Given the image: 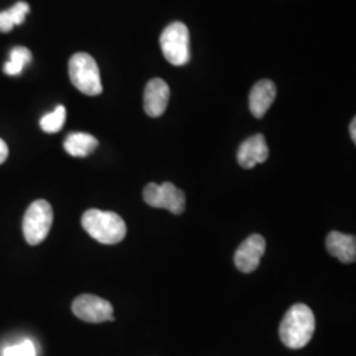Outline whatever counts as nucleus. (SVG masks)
I'll return each mask as SVG.
<instances>
[{"instance_id":"423d86ee","label":"nucleus","mask_w":356,"mask_h":356,"mask_svg":"<svg viewBox=\"0 0 356 356\" xmlns=\"http://www.w3.org/2000/svg\"><path fill=\"white\" fill-rule=\"evenodd\" d=\"M143 198L151 207L165 209L176 216L185 211V193L172 182H164L161 185L148 184L143 191Z\"/></svg>"},{"instance_id":"0eeeda50","label":"nucleus","mask_w":356,"mask_h":356,"mask_svg":"<svg viewBox=\"0 0 356 356\" xmlns=\"http://www.w3.org/2000/svg\"><path fill=\"white\" fill-rule=\"evenodd\" d=\"M76 318L89 323H102L114 321V307L107 301L94 294H82L76 297L72 305Z\"/></svg>"},{"instance_id":"9b49d317","label":"nucleus","mask_w":356,"mask_h":356,"mask_svg":"<svg viewBox=\"0 0 356 356\" xmlns=\"http://www.w3.org/2000/svg\"><path fill=\"white\" fill-rule=\"evenodd\" d=\"M326 248L329 254L344 264H351L356 260V238L338 231H331L326 238Z\"/></svg>"},{"instance_id":"2eb2a0df","label":"nucleus","mask_w":356,"mask_h":356,"mask_svg":"<svg viewBox=\"0 0 356 356\" xmlns=\"http://www.w3.org/2000/svg\"><path fill=\"white\" fill-rule=\"evenodd\" d=\"M32 61V53L24 47H16L10 53V61L4 65L3 70L7 76H17L23 72L24 66Z\"/></svg>"},{"instance_id":"20e7f679","label":"nucleus","mask_w":356,"mask_h":356,"mask_svg":"<svg viewBox=\"0 0 356 356\" xmlns=\"http://www.w3.org/2000/svg\"><path fill=\"white\" fill-rule=\"evenodd\" d=\"M160 47L169 64L186 65L191 60V35L184 23H172L160 36Z\"/></svg>"},{"instance_id":"7ed1b4c3","label":"nucleus","mask_w":356,"mask_h":356,"mask_svg":"<svg viewBox=\"0 0 356 356\" xmlns=\"http://www.w3.org/2000/svg\"><path fill=\"white\" fill-rule=\"evenodd\" d=\"M69 76L82 94L95 97L102 94L101 73L95 60L85 51L76 53L69 61Z\"/></svg>"},{"instance_id":"f257e3e1","label":"nucleus","mask_w":356,"mask_h":356,"mask_svg":"<svg viewBox=\"0 0 356 356\" xmlns=\"http://www.w3.org/2000/svg\"><path fill=\"white\" fill-rule=\"evenodd\" d=\"M316 331V317L305 304L293 305L280 323L281 342L288 348L300 350L305 347Z\"/></svg>"},{"instance_id":"1a4fd4ad","label":"nucleus","mask_w":356,"mask_h":356,"mask_svg":"<svg viewBox=\"0 0 356 356\" xmlns=\"http://www.w3.org/2000/svg\"><path fill=\"white\" fill-rule=\"evenodd\" d=\"M170 98V90L165 81L151 79L144 90V110L148 116L159 118L165 113Z\"/></svg>"},{"instance_id":"6e6552de","label":"nucleus","mask_w":356,"mask_h":356,"mask_svg":"<svg viewBox=\"0 0 356 356\" xmlns=\"http://www.w3.org/2000/svg\"><path fill=\"white\" fill-rule=\"evenodd\" d=\"M266 239L261 235H251L236 250L234 261L243 273H251L260 266V260L266 252Z\"/></svg>"},{"instance_id":"9d476101","label":"nucleus","mask_w":356,"mask_h":356,"mask_svg":"<svg viewBox=\"0 0 356 356\" xmlns=\"http://www.w3.org/2000/svg\"><path fill=\"white\" fill-rule=\"evenodd\" d=\"M269 156L267 141L261 134L254 135L243 141L238 149V163L244 169H252L257 164L267 161Z\"/></svg>"},{"instance_id":"f8f14e48","label":"nucleus","mask_w":356,"mask_h":356,"mask_svg":"<svg viewBox=\"0 0 356 356\" xmlns=\"http://www.w3.org/2000/svg\"><path fill=\"white\" fill-rule=\"evenodd\" d=\"M276 98V86L269 79L256 82L250 92V110L254 118H263Z\"/></svg>"},{"instance_id":"ddd939ff","label":"nucleus","mask_w":356,"mask_h":356,"mask_svg":"<svg viewBox=\"0 0 356 356\" xmlns=\"http://www.w3.org/2000/svg\"><path fill=\"white\" fill-rule=\"evenodd\" d=\"M97 147L98 140L85 132L70 134L64 141L65 151L73 157H88L97 149Z\"/></svg>"},{"instance_id":"a211bd4d","label":"nucleus","mask_w":356,"mask_h":356,"mask_svg":"<svg viewBox=\"0 0 356 356\" xmlns=\"http://www.w3.org/2000/svg\"><path fill=\"white\" fill-rule=\"evenodd\" d=\"M8 157V145L6 144V141L0 139V164H3Z\"/></svg>"},{"instance_id":"dca6fc26","label":"nucleus","mask_w":356,"mask_h":356,"mask_svg":"<svg viewBox=\"0 0 356 356\" xmlns=\"http://www.w3.org/2000/svg\"><path fill=\"white\" fill-rule=\"evenodd\" d=\"M66 110L64 106H58L53 113L47 114L40 120V127L47 134H56L64 127Z\"/></svg>"},{"instance_id":"39448f33","label":"nucleus","mask_w":356,"mask_h":356,"mask_svg":"<svg viewBox=\"0 0 356 356\" xmlns=\"http://www.w3.org/2000/svg\"><path fill=\"white\" fill-rule=\"evenodd\" d=\"M53 209L45 200H38L29 204L23 219V234L26 243L38 245L44 242L53 225Z\"/></svg>"},{"instance_id":"f03ea898","label":"nucleus","mask_w":356,"mask_h":356,"mask_svg":"<svg viewBox=\"0 0 356 356\" xmlns=\"http://www.w3.org/2000/svg\"><path fill=\"white\" fill-rule=\"evenodd\" d=\"M82 227L92 239L102 244H118L127 235V226L122 216L113 211L90 209L82 216Z\"/></svg>"},{"instance_id":"6ab92c4d","label":"nucleus","mask_w":356,"mask_h":356,"mask_svg":"<svg viewBox=\"0 0 356 356\" xmlns=\"http://www.w3.org/2000/svg\"><path fill=\"white\" fill-rule=\"evenodd\" d=\"M350 134H351V139L356 143V119L354 118L351 124H350Z\"/></svg>"},{"instance_id":"f3484780","label":"nucleus","mask_w":356,"mask_h":356,"mask_svg":"<svg viewBox=\"0 0 356 356\" xmlns=\"http://www.w3.org/2000/svg\"><path fill=\"white\" fill-rule=\"evenodd\" d=\"M3 356H36V346L32 341L26 339L22 343L7 347L3 351Z\"/></svg>"},{"instance_id":"4468645a","label":"nucleus","mask_w":356,"mask_h":356,"mask_svg":"<svg viewBox=\"0 0 356 356\" xmlns=\"http://www.w3.org/2000/svg\"><path fill=\"white\" fill-rule=\"evenodd\" d=\"M31 11L29 4L26 1H17L7 11L0 13V32H11L16 26L24 23L26 16Z\"/></svg>"}]
</instances>
